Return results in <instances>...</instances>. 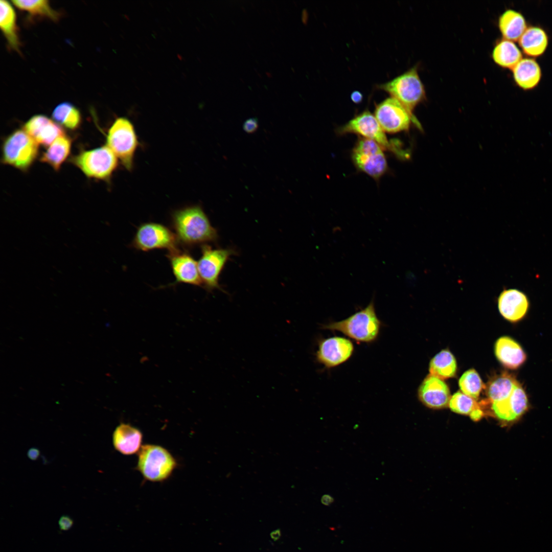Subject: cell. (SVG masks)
I'll return each instance as SVG.
<instances>
[{
  "instance_id": "obj_25",
  "label": "cell",
  "mask_w": 552,
  "mask_h": 552,
  "mask_svg": "<svg viewBox=\"0 0 552 552\" xmlns=\"http://www.w3.org/2000/svg\"><path fill=\"white\" fill-rule=\"evenodd\" d=\"M519 44L525 54L537 57L546 49L548 37L542 28L532 26L526 28L519 39Z\"/></svg>"
},
{
  "instance_id": "obj_5",
  "label": "cell",
  "mask_w": 552,
  "mask_h": 552,
  "mask_svg": "<svg viewBox=\"0 0 552 552\" xmlns=\"http://www.w3.org/2000/svg\"><path fill=\"white\" fill-rule=\"evenodd\" d=\"M176 465L172 455L162 446L146 444L139 452L137 468L148 480L157 482L167 479Z\"/></svg>"
},
{
  "instance_id": "obj_37",
  "label": "cell",
  "mask_w": 552,
  "mask_h": 552,
  "mask_svg": "<svg viewBox=\"0 0 552 552\" xmlns=\"http://www.w3.org/2000/svg\"><path fill=\"white\" fill-rule=\"evenodd\" d=\"M332 497L329 495H325L323 496L322 502L324 504H329L332 502Z\"/></svg>"
},
{
  "instance_id": "obj_24",
  "label": "cell",
  "mask_w": 552,
  "mask_h": 552,
  "mask_svg": "<svg viewBox=\"0 0 552 552\" xmlns=\"http://www.w3.org/2000/svg\"><path fill=\"white\" fill-rule=\"evenodd\" d=\"M498 26L504 39L512 41L519 40L526 29L523 16L512 9L507 10L500 16Z\"/></svg>"
},
{
  "instance_id": "obj_36",
  "label": "cell",
  "mask_w": 552,
  "mask_h": 552,
  "mask_svg": "<svg viewBox=\"0 0 552 552\" xmlns=\"http://www.w3.org/2000/svg\"><path fill=\"white\" fill-rule=\"evenodd\" d=\"M39 452L36 449H31L29 452V456L30 458L34 459L38 457Z\"/></svg>"
},
{
  "instance_id": "obj_16",
  "label": "cell",
  "mask_w": 552,
  "mask_h": 552,
  "mask_svg": "<svg viewBox=\"0 0 552 552\" xmlns=\"http://www.w3.org/2000/svg\"><path fill=\"white\" fill-rule=\"evenodd\" d=\"M420 400L431 408L440 409L449 405L450 391L446 383L442 379L429 375L420 385L418 389Z\"/></svg>"
},
{
  "instance_id": "obj_3",
  "label": "cell",
  "mask_w": 552,
  "mask_h": 552,
  "mask_svg": "<svg viewBox=\"0 0 552 552\" xmlns=\"http://www.w3.org/2000/svg\"><path fill=\"white\" fill-rule=\"evenodd\" d=\"M124 168L131 171L139 142L132 122L127 118H117L106 134V144Z\"/></svg>"
},
{
  "instance_id": "obj_22",
  "label": "cell",
  "mask_w": 552,
  "mask_h": 552,
  "mask_svg": "<svg viewBox=\"0 0 552 552\" xmlns=\"http://www.w3.org/2000/svg\"><path fill=\"white\" fill-rule=\"evenodd\" d=\"M512 70L515 82L524 89L533 88L540 80V67L537 62L533 58L521 59Z\"/></svg>"
},
{
  "instance_id": "obj_35",
  "label": "cell",
  "mask_w": 552,
  "mask_h": 552,
  "mask_svg": "<svg viewBox=\"0 0 552 552\" xmlns=\"http://www.w3.org/2000/svg\"><path fill=\"white\" fill-rule=\"evenodd\" d=\"M351 98L353 102L355 103H359L361 102L363 96L359 91L356 90L352 93L351 95Z\"/></svg>"
},
{
  "instance_id": "obj_20",
  "label": "cell",
  "mask_w": 552,
  "mask_h": 552,
  "mask_svg": "<svg viewBox=\"0 0 552 552\" xmlns=\"http://www.w3.org/2000/svg\"><path fill=\"white\" fill-rule=\"evenodd\" d=\"M495 354L505 367L516 369L525 361L526 356L521 346L508 336L500 337L495 344Z\"/></svg>"
},
{
  "instance_id": "obj_23",
  "label": "cell",
  "mask_w": 552,
  "mask_h": 552,
  "mask_svg": "<svg viewBox=\"0 0 552 552\" xmlns=\"http://www.w3.org/2000/svg\"><path fill=\"white\" fill-rule=\"evenodd\" d=\"M0 27L9 46L19 52L20 42L16 24V15L11 4L7 1H0Z\"/></svg>"
},
{
  "instance_id": "obj_9",
  "label": "cell",
  "mask_w": 552,
  "mask_h": 552,
  "mask_svg": "<svg viewBox=\"0 0 552 552\" xmlns=\"http://www.w3.org/2000/svg\"><path fill=\"white\" fill-rule=\"evenodd\" d=\"M384 151L375 142L361 137L352 150V159L357 169L378 180L388 168Z\"/></svg>"
},
{
  "instance_id": "obj_34",
  "label": "cell",
  "mask_w": 552,
  "mask_h": 552,
  "mask_svg": "<svg viewBox=\"0 0 552 552\" xmlns=\"http://www.w3.org/2000/svg\"><path fill=\"white\" fill-rule=\"evenodd\" d=\"M58 524L61 530L67 531L72 526L73 520L68 516L63 515L60 518Z\"/></svg>"
},
{
  "instance_id": "obj_11",
  "label": "cell",
  "mask_w": 552,
  "mask_h": 552,
  "mask_svg": "<svg viewBox=\"0 0 552 552\" xmlns=\"http://www.w3.org/2000/svg\"><path fill=\"white\" fill-rule=\"evenodd\" d=\"M178 239L169 228L158 223L146 222L137 228L132 242V246L143 251L155 249H177Z\"/></svg>"
},
{
  "instance_id": "obj_33",
  "label": "cell",
  "mask_w": 552,
  "mask_h": 552,
  "mask_svg": "<svg viewBox=\"0 0 552 552\" xmlns=\"http://www.w3.org/2000/svg\"><path fill=\"white\" fill-rule=\"evenodd\" d=\"M243 128L248 133H254L258 128V120L254 118L246 120L243 124Z\"/></svg>"
},
{
  "instance_id": "obj_28",
  "label": "cell",
  "mask_w": 552,
  "mask_h": 552,
  "mask_svg": "<svg viewBox=\"0 0 552 552\" xmlns=\"http://www.w3.org/2000/svg\"><path fill=\"white\" fill-rule=\"evenodd\" d=\"M456 370L455 358L447 350L440 352L430 362V374L442 380L454 377Z\"/></svg>"
},
{
  "instance_id": "obj_14",
  "label": "cell",
  "mask_w": 552,
  "mask_h": 552,
  "mask_svg": "<svg viewBox=\"0 0 552 552\" xmlns=\"http://www.w3.org/2000/svg\"><path fill=\"white\" fill-rule=\"evenodd\" d=\"M487 405H490L495 417L506 425L518 421L529 408L527 395L520 383L505 400Z\"/></svg>"
},
{
  "instance_id": "obj_2",
  "label": "cell",
  "mask_w": 552,
  "mask_h": 552,
  "mask_svg": "<svg viewBox=\"0 0 552 552\" xmlns=\"http://www.w3.org/2000/svg\"><path fill=\"white\" fill-rule=\"evenodd\" d=\"M382 326L372 300L364 308L348 317L323 324L320 328L339 332L358 342L371 343L377 339Z\"/></svg>"
},
{
  "instance_id": "obj_27",
  "label": "cell",
  "mask_w": 552,
  "mask_h": 552,
  "mask_svg": "<svg viewBox=\"0 0 552 552\" xmlns=\"http://www.w3.org/2000/svg\"><path fill=\"white\" fill-rule=\"evenodd\" d=\"M492 58L498 65L509 68H513L522 59V54L512 41L503 39L495 45L493 52Z\"/></svg>"
},
{
  "instance_id": "obj_19",
  "label": "cell",
  "mask_w": 552,
  "mask_h": 552,
  "mask_svg": "<svg viewBox=\"0 0 552 552\" xmlns=\"http://www.w3.org/2000/svg\"><path fill=\"white\" fill-rule=\"evenodd\" d=\"M142 439V433L139 429L125 423L118 425L112 435L114 448L124 455H132L139 452Z\"/></svg>"
},
{
  "instance_id": "obj_7",
  "label": "cell",
  "mask_w": 552,
  "mask_h": 552,
  "mask_svg": "<svg viewBox=\"0 0 552 552\" xmlns=\"http://www.w3.org/2000/svg\"><path fill=\"white\" fill-rule=\"evenodd\" d=\"M71 162L88 177L109 181L118 165V157L106 145L82 151Z\"/></svg>"
},
{
  "instance_id": "obj_18",
  "label": "cell",
  "mask_w": 552,
  "mask_h": 552,
  "mask_svg": "<svg viewBox=\"0 0 552 552\" xmlns=\"http://www.w3.org/2000/svg\"><path fill=\"white\" fill-rule=\"evenodd\" d=\"M528 306L526 296L516 289L503 291L498 299V307L502 316L511 322H516L526 314Z\"/></svg>"
},
{
  "instance_id": "obj_10",
  "label": "cell",
  "mask_w": 552,
  "mask_h": 552,
  "mask_svg": "<svg viewBox=\"0 0 552 552\" xmlns=\"http://www.w3.org/2000/svg\"><path fill=\"white\" fill-rule=\"evenodd\" d=\"M374 114L383 130L388 133L406 131L412 123L418 124L413 113L392 97L377 104Z\"/></svg>"
},
{
  "instance_id": "obj_29",
  "label": "cell",
  "mask_w": 552,
  "mask_h": 552,
  "mask_svg": "<svg viewBox=\"0 0 552 552\" xmlns=\"http://www.w3.org/2000/svg\"><path fill=\"white\" fill-rule=\"evenodd\" d=\"M52 116L57 123L71 130L77 129L81 122L79 110L68 102L59 104L53 110Z\"/></svg>"
},
{
  "instance_id": "obj_32",
  "label": "cell",
  "mask_w": 552,
  "mask_h": 552,
  "mask_svg": "<svg viewBox=\"0 0 552 552\" xmlns=\"http://www.w3.org/2000/svg\"><path fill=\"white\" fill-rule=\"evenodd\" d=\"M449 406L454 412L469 416L475 410L480 408L474 399L460 392L450 398Z\"/></svg>"
},
{
  "instance_id": "obj_15",
  "label": "cell",
  "mask_w": 552,
  "mask_h": 552,
  "mask_svg": "<svg viewBox=\"0 0 552 552\" xmlns=\"http://www.w3.org/2000/svg\"><path fill=\"white\" fill-rule=\"evenodd\" d=\"M176 283H185L201 286L197 262L189 254L179 251L178 249L169 251L167 256Z\"/></svg>"
},
{
  "instance_id": "obj_13",
  "label": "cell",
  "mask_w": 552,
  "mask_h": 552,
  "mask_svg": "<svg viewBox=\"0 0 552 552\" xmlns=\"http://www.w3.org/2000/svg\"><path fill=\"white\" fill-rule=\"evenodd\" d=\"M315 354L317 363L327 369H331L345 363L352 356L354 346L349 339L335 336L317 340Z\"/></svg>"
},
{
  "instance_id": "obj_30",
  "label": "cell",
  "mask_w": 552,
  "mask_h": 552,
  "mask_svg": "<svg viewBox=\"0 0 552 552\" xmlns=\"http://www.w3.org/2000/svg\"><path fill=\"white\" fill-rule=\"evenodd\" d=\"M12 3L18 9L33 16L48 18L54 21L57 20L60 17L59 13L52 9L48 1L15 0Z\"/></svg>"
},
{
  "instance_id": "obj_21",
  "label": "cell",
  "mask_w": 552,
  "mask_h": 552,
  "mask_svg": "<svg viewBox=\"0 0 552 552\" xmlns=\"http://www.w3.org/2000/svg\"><path fill=\"white\" fill-rule=\"evenodd\" d=\"M519 382L516 377L507 372L493 376L485 385L487 404L498 402L509 398Z\"/></svg>"
},
{
  "instance_id": "obj_4",
  "label": "cell",
  "mask_w": 552,
  "mask_h": 552,
  "mask_svg": "<svg viewBox=\"0 0 552 552\" xmlns=\"http://www.w3.org/2000/svg\"><path fill=\"white\" fill-rule=\"evenodd\" d=\"M340 134L354 133L363 138L371 140L379 144L384 151H389L400 158H406L408 154L401 148L397 141L389 140L385 132L380 126L374 114L365 110L356 116L340 127Z\"/></svg>"
},
{
  "instance_id": "obj_8",
  "label": "cell",
  "mask_w": 552,
  "mask_h": 552,
  "mask_svg": "<svg viewBox=\"0 0 552 552\" xmlns=\"http://www.w3.org/2000/svg\"><path fill=\"white\" fill-rule=\"evenodd\" d=\"M378 87L388 93L390 97L399 101L412 113L425 95L424 85L416 67L379 85Z\"/></svg>"
},
{
  "instance_id": "obj_31",
  "label": "cell",
  "mask_w": 552,
  "mask_h": 552,
  "mask_svg": "<svg viewBox=\"0 0 552 552\" xmlns=\"http://www.w3.org/2000/svg\"><path fill=\"white\" fill-rule=\"evenodd\" d=\"M459 386L462 393L476 400L485 385L477 372L474 369H470L460 378Z\"/></svg>"
},
{
  "instance_id": "obj_1",
  "label": "cell",
  "mask_w": 552,
  "mask_h": 552,
  "mask_svg": "<svg viewBox=\"0 0 552 552\" xmlns=\"http://www.w3.org/2000/svg\"><path fill=\"white\" fill-rule=\"evenodd\" d=\"M172 226L178 241L187 246L215 242L216 229L199 205L177 210L172 214Z\"/></svg>"
},
{
  "instance_id": "obj_17",
  "label": "cell",
  "mask_w": 552,
  "mask_h": 552,
  "mask_svg": "<svg viewBox=\"0 0 552 552\" xmlns=\"http://www.w3.org/2000/svg\"><path fill=\"white\" fill-rule=\"evenodd\" d=\"M23 129L38 144L50 146L58 137L65 135L61 126L42 114L32 117Z\"/></svg>"
},
{
  "instance_id": "obj_12",
  "label": "cell",
  "mask_w": 552,
  "mask_h": 552,
  "mask_svg": "<svg viewBox=\"0 0 552 552\" xmlns=\"http://www.w3.org/2000/svg\"><path fill=\"white\" fill-rule=\"evenodd\" d=\"M201 253L197 264L202 284L209 290L220 288V274L234 251L232 249H213L205 244L201 247Z\"/></svg>"
},
{
  "instance_id": "obj_26",
  "label": "cell",
  "mask_w": 552,
  "mask_h": 552,
  "mask_svg": "<svg viewBox=\"0 0 552 552\" xmlns=\"http://www.w3.org/2000/svg\"><path fill=\"white\" fill-rule=\"evenodd\" d=\"M72 141L65 135L56 139L43 153L40 159L58 171L70 154Z\"/></svg>"
},
{
  "instance_id": "obj_6",
  "label": "cell",
  "mask_w": 552,
  "mask_h": 552,
  "mask_svg": "<svg viewBox=\"0 0 552 552\" xmlns=\"http://www.w3.org/2000/svg\"><path fill=\"white\" fill-rule=\"evenodd\" d=\"M38 153V144L24 129L8 135L2 146V161L22 171L32 165Z\"/></svg>"
}]
</instances>
